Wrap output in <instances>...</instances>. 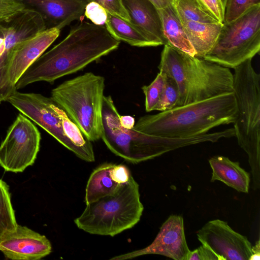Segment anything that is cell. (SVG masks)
<instances>
[{"instance_id": "1", "label": "cell", "mask_w": 260, "mask_h": 260, "mask_svg": "<svg viewBox=\"0 0 260 260\" xmlns=\"http://www.w3.org/2000/svg\"><path fill=\"white\" fill-rule=\"evenodd\" d=\"M119 44L105 26L81 21L63 40L44 52L25 71L15 88L18 90L39 81L53 83L108 55Z\"/></svg>"}, {"instance_id": "2", "label": "cell", "mask_w": 260, "mask_h": 260, "mask_svg": "<svg viewBox=\"0 0 260 260\" xmlns=\"http://www.w3.org/2000/svg\"><path fill=\"white\" fill-rule=\"evenodd\" d=\"M237 107L233 92L141 117L134 128L149 135L187 138L205 134L213 128L234 123Z\"/></svg>"}, {"instance_id": "3", "label": "cell", "mask_w": 260, "mask_h": 260, "mask_svg": "<svg viewBox=\"0 0 260 260\" xmlns=\"http://www.w3.org/2000/svg\"><path fill=\"white\" fill-rule=\"evenodd\" d=\"M158 68L177 83L176 107L233 92V74L229 68L191 56L169 44L164 45Z\"/></svg>"}, {"instance_id": "4", "label": "cell", "mask_w": 260, "mask_h": 260, "mask_svg": "<svg viewBox=\"0 0 260 260\" xmlns=\"http://www.w3.org/2000/svg\"><path fill=\"white\" fill-rule=\"evenodd\" d=\"M233 93L237 107L235 136L246 153L252 188L260 187V75L249 59L234 69Z\"/></svg>"}, {"instance_id": "5", "label": "cell", "mask_w": 260, "mask_h": 260, "mask_svg": "<svg viewBox=\"0 0 260 260\" xmlns=\"http://www.w3.org/2000/svg\"><path fill=\"white\" fill-rule=\"evenodd\" d=\"M120 114L110 95H104L101 139L115 155L132 164H138L165 153L200 142L198 136L169 138L142 133L120 125Z\"/></svg>"}, {"instance_id": "6", "label": "cell", "mask_w": 260, "mask_h": 260, "mask_svg": "<svg viewBox=\"0 0 260 260\" xmlns=\"http://www.w3.org/2000/svg\"><path fill=\"white\" fill-rule=\"evenodd\" d=\"M143 210L139 184L132 176L114 193L86 205L74 222L90 234L114 237L134 227Z\"/></svg>"}, {"instance_id": "7", "label": "cell", "mask_w": 260, "mask_h": 260, "mask_svg": "<svg viewBox=\"0 0 260 260\" xmlns=\"http://www.w3.org/2000/svg\"><path fill=\"white\" fill-rule=\"evenodd\" d=\"M105 78L87 72L51 90V98L91 142L101 139Z\"/></svg>"}, {"instance_id": "8", "label": "cell", "mask_w": 260, "mask_h": 260, "mask_svg": "<svg viewBox=\"0 0 260 260\" xmlns=\"http://www.w3.org/2000/svg\"><path fill=\"white\" fill-rule=\"evenodd\" d=\"M260 50V5L236 19L223 23L217 39L203 58L234 69Z\"/></svg>"}, {"instance_id": "9", "label": "cell", "mask_w": 260, "mask_h": 260, "mask_svg": "<svg viewBox=\"0 0 260 260\" xmlns=\"http://www.w3.org/2000/svg\"><path fill=\"white\" fill-rule=\"evenodd\" d=\"M41 139L36 125L23 114H18L0 145L1 166L8 172H22L34 164Z\"/></svg>"}, {"instance_id": "10", "label": "cell", "mask_w": 260, "mask_h": 260, "mask_svg": "<svg viewBox=\"0 0 260 260\" xmlns=\"http://www.w3.org/2000/svg\"><path fill=\"white\" fill-rule=\"evenodd\" d=\"M6 101L75 154L74 146L63 131L58 105L51 98L39 93L20 92L15 89Z\"/></svg>"}, {"instance_id": "11", "label": "cell", "mask_w": 260, "mask_h": 260, "mask_svg": "<svg viewBox=\"0 0 260 260\" xmlns=\"http://www.w3.org/2000/svg\"><path fill=\"white\" fill-rule=\"evenodd\" d=\"M197 235L200 242L220 260H249L251 254L252 245L246 237L233 230L224 221L210 220Z\"/></svg>"}, {"instance_id": "12", "label": "cell", "mask_w": 260, "mask_h": 260, "mask_svg": "<svg viewBox=\"0 0 260 260\" xmlns=\"http://www.w3.org/2000/svg\"><path fill=\"white\" fill-rule=\"evenodd\" d=\"M182 216L170 215L162 223L153 241L148 246L114 256L110 260L131 259L147 254H159L175 260H187L190 252Z\"/></svg>"}, {"instance_id": "13", "label": "cell", "mask_w": 260, "mask_h": 260, "mask_svg": "<svg viewBox=\"0 0 260 260\" xmlns=\"http://www.w3.org/2000/svg\"><path fill=\"white\" fill-rule=\"evenodd\" d=\"M60 29L47 28L16 44L10 50L7 64V77L10 87L15 85L25 71L56 40Z\"/></svg>"}, {"instance_id": "14", "label": "cell", "mask_w": 260, "mask_h": 260, "mask_svg": "<svg viewBox=\"0 0 260 260\" xmlns=\"http://www.w3.org/2000/svg\"><path fill=\"white\" fill-rule=\"evenodd\" d=\"M51 250V243L45 236L18 224L0 241V251L11 259L38 260Z\"/></svg>"}, {"instance_id": "15", "label": "cell", "mask_w": 260, "mask_h": 260, "mask_svg": "<svg viewBox=\"0 0 260 260\" xmlns=\"http://www.w3.org/2000/svg\"><path fill=\"white\" fill-rule=\"evenodd\" d=\"M131 176L129 169L124 165L108 162L100 165L92 171L87 181L86 205L114 193Z\"/></svg>"}, {"instance_id": "16", "label": "cell", "mask_w": 260, "mask_h": 260, "mask_svg": "<svg viewBox=\"0 0 260 260\" xmlns=\"http://www.w3.org/2000/svg\"><path fill=\"white\" fill-rule=\"evenodd\" d=\"M131 23L158 46L168 44L157 9L149 0H121Z\"/></svg>"}, {"instance_id": "17", "label": "cell", "mask_w": 260, "mask_h": 260, "mask_svg": "<svg viewBox=\"0 0 260 260\" xmlns=\"http://www.w3.org/2000/svg\"><path fill=\"white\" fill-rule=\"evenodd\" d=\"M38 8L52 25L61 29L74 20L82 21L86 0H20Z\"/></svg>"}, {"instance_id": "18", "label": "cell", "mask_w": 260, "mask_h": 260, "mask_svg": "<svg viewBox=\"0 0 260 260\" xmlns=\"http://www.w3.org/2000/svg\"><path fill=\"white\" fill-rule=\"evenodd\" d=\"M209 162L212 170L211 182L218 180L239 192L248 193L250 175L238 162L217 155L210 158Z\"/></svg>"}, {"instance_id": "19", "label": "cell", "mask_w": 260, "mask_h": 260, "mask_svg": "<svg viewBox=\"0 0 260 260\" xmlns=\"http://www.w3.org/2000/svg\"><path fill=\"white\" fill-rule=\"evenodd\" d=\"M196 56L203 58L215 44L223 23L181 20Z\"/></svg>"}, {"instance_id": "20", "label": "cell", "mask_w": 260, "mask_h": 260, "mask_svg": "<svg viewBox=\"0 0 260 260\" xmlns=\"http://www.w3.org/2000/svg\"><path fill=\"white\" fill-rule=\"evenodd\" d=\"M157 10L168 43L191 56H196V52L173 4Z\"/></svg>"}, {"instance_id": "21", "label": "cell", "mask_w": 260, "mask_h": 260, "mask_svg": "<svg viewBox=\"0 0 260 260\" xmlns=\"http://www.w3.org/2000/svg\"><path fill=\"white\" fill-rule=\"evenodd\" d=\"M107 12V18L105 26L115 39L139 47L158 46L132 23Z\"/></svg>"}, {"instance_id": "22", "label": "cell", "mask_w": 260, "mask_h": 260, "mask_svg": "<svg viewBox=\"0 0 260 260\" xmlns=\"http://www.w3.org/2000/svg\"><path fill=\"white\" fill-rule=\"evenodd\" d=\"M172 4L181 20L204 23H220L204 10L197 0H173Z\"/></svg>"}, {"instance_id": "23", "label": "cell", "mask_w": 260, "mask_h": 260, "mask_svg": "<svg viewBox=\"0 0 260 260\" xmlns=\"http://www.w3.org/2000/svg\"><path fill=\"white\" fill-rule=\"evenodd\" d=\"M17 225L9 186L0 179V241L7 233L14 230Z\"/></svg>"}, {"instance_id": "24", "label": "cell", "mask_w": 260, "mask_h": 260, "mask_svg": "<svg viewBox=\"0 0 260 260\" xmlns=\"http://www.w3.org/2000/svg\"><path fill=\"white\" fill-rule=\"evenodd\" d=\"M165 84L166 74L159 71L149 85L142 87L145 97V107L147 112L155 110L160 100Z\"/></svg>"}, {"instance_id": "25", "label": "cell", "mask_w": 260, "mask_h": 260, "mask_svg": "<svg viewBox=\"0 0 260 260\" xmlns=\"http://www.w3.org/2000/svg\"><path fill=\"white\" fill-rule=\"evenodd\" d=\"M179 97V92L176 82L172 78L166 74L165 88L155 110L162 112L176 107Z\"/></svg>"}, {"instance_id": "26", "label": "cell", "mask_w": 260, "mask_h": 260, "mask_svg": "<svg viewBox=\"0 0 260 260\" xmlns=\"http://www.w3.org/2000/svg\"><path fill=\"white\" fill-rule=\"evenodd\" d=\"M258 5H260V0H227L223 23L236 19Z\"/></svg>"}, {"instance_id": "27", "label": "cell", "mask_w": 260, "mask_h": 260, "mask_svg": "<svg viewBox=\"0 0 260 260\" xmlns=\"http://www.w3.org/2000/svg\"><path fill=\"white\" fill-rule=\"evenodd\" d=\"M25 8L20 0H0V24L9 22Z\"/></svg>"}, {"instance_id": "28", "label": "cell", "mask_w": 260, "mask_h": 260, "mask_svg": "<svg viewBox=\"0 0 260 260\" xmlns=\"http://www.w3.org/2000/svg\"><path fill=\"white\" fill-rule=\"evenodd\" d=\"M88 3L94 2L103 6L107 12L131 23V18L121 0H86Z\"/></svg>"}, {"instance_id": "29", "label": "cell", "mask_w": 260, "mask_h": 260, "mask_svg": "<svg viewBox=\"0 0 260 260\" xmlns=\"http://www.w3.org/2000/svg\"><path fill=\"white\" fill-rule=\"evenodd\" d=\"M84 16L90 20L92 23L104 26L107 18V12L101 5L94 2H91L86 5Z\"/></svg>"}, {"instance_id": "30", "label": "cell", "mask_w": 260, "mask_h": 260, "mask_svg": "<svg viewBox=\"0 0 260 260\" xmlns=\"http://www.w3.org/2000/svg\"><path fill=\"white\" fill-rule=\"evenodd\" d=\"M202 8L220 23H223L225 8L221 0H197Z\"/></svg>"}, {"instance_id": "31", "label": "cell", "mask_w": 260, "mask_h": 260, "mask_svg": "<svg viewBox=\"0 0 260 260\" xmlns=\"http://www.w3.org/2000/svg\"><path fill=\"white\" fill-rule=\"evenodd\" d=\"M187 260H220V258L209 248L202 244L195 250L190 251Z\"/></svg>"}, {"instance_id": "32", "label": "cell", "mask_w": 260, "mask_h": 260, "mask_svg": "<svg viewBox=\"0 0 260 260\" xmlns=\"http://www.w3.org/2000/svg\"><path fill=\"white\" fill-rule=\"evenodd\" d=\"M119 122L122 126L126 128H132L135 125V119L129 115H120Z\"/></svg>"}, {"instance_id": "33", "label": "cell", "mask_w": 260, "mask_h": 260, "mask_svg": "<svg viewBox=\"0 0 260 260\" xmlns=\"http://www.w3.org/2000/svg\"><path fill=\"white\" fill-rule=\"evenodd\" d=\"M260 259V241H256L254 245L251 247V254L249 260H259Z\"/></svg>"}, {"instance_id": "34", "label": "cell", "mask_w": 260, "mask_h": 260, "mask_svg": "<svg viewBox=\"0 0 260 260\" xmlns=\"http://www.w3.org/2000/svg\"><path fill=\"white\" fill-rule=\"evenodd\" d=\"M157 9H162L172 4L173 0H149Z\"/></svg>"}, {"instance_id": "35", "label": "cell", "mask_w": 260, "mask_h": 260, "mask_svg": "<svg viewBox=\"0 0 260 260\" xmlns=\"http://www.w3.org/2000/svg\"><path fill=\"white\" fill-rule=\"evenodd\" d=\"M6 47L4 38H0V57L5 53Z\"/></svg>"}, {"instance_id": "36", "label": "cell", "mask_w": 260, "mask_h": 260, "mask_svg": "<svg viewBox=\"0 0 260 260\" xmlns=\"http://www.w3.org/2000/svg\"><path fill=\"white\" fill-rule=\"evenodd\" d=\"M4 25L0 24V38H4Z\"/></svg>"}, {"instance_id": "37", "label": "cell", "mask_w": 260, "mask_h": 260, "mask_svg": "<svg viewBox=\"0 0 260 260\" xmlns=\"http://www.w3.org/2000/svg\"><path fill=\"white\" fill-rule=\"evenodd\" d=\"M224 8L225 7V5H226V2H227V0H221Z\"/></svg>"}, {"instance_id": "38", "label": "cell", "mask_w": 260, "mask_h": 260, "mask_svg": "<svg viewBox=\"0 0 260 260\" xmlns=\"http://www.w3.org/2000/svg\"><path fill=\"white\" fill-rule=\"evenodd\" d=\"M1 102H2V100H1V99H0V104H1Z\"/></svg>"}]
</instances>
